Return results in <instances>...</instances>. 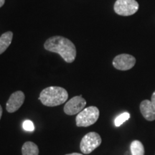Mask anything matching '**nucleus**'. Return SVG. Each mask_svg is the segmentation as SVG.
<instances>
[{
    "mask_svg": "<svg viewBox=\"0 0 155 155\" xmlns=\"http://www.w3.org/2000/svg\"><path fill=\"white\" fill-rule=\"evenodd\" d=\"M44 48L48 51L59 54L68 63H73L76 57L77 52L75 45L64 37H51L45 42Z\"/></svg>",
    "mask_w": 155,
    "mask_h": 155,
    "instance_id": "f257e3e1",
    "label": "nucleus"
},
{
    "mask_svg": "<svg viewBox=\"0 0 155 155\" xmlns=\"http://www.w3.org/2000/svg\"><path fill=\"white\" fill-rule=\"evenodd\" d=\"M68 94L65 88L59 86H50L43 89L39 96V100L44 106L54 107L66 102Z\"/></svg>",
    "mask_w": 155,
    "mask_h": 155,
    "instance_id": "f03ea898",
    "label": "nucleus"
},
{
    "mask_svg": "<svg viewBox=\"0 0 155 155\" xmlns=\"http://www.w3.org/2000/svg\"><path fill=\"white\" fill-rule=\"evenodd\" d=\"M99 109L96 106H89L78 114L75 119L78 127H88L94 124L99 118Z\"/></svg>",
    "mask_w": 155,
    "mask_h": 155,
    "instance_id": "7ed1b4c3",
    "label": "nucleus"
},
{
    "mask_svg": "<svg viewBox=\"0 0 155 155\" xmlns=\"http://www.w3.org/2000/svg\"><path fill=\"white\" fill-rule=\"evenodd\" d=\"M102 139L98 133L91 131L86 134L81 139L80 150L83 154H88L101 144Z\"/></svg>",
    "mask_w": 155,
    "mask_h": 155,
    "instance_id": "20e7f679",
    "label": "nucleus"
},
{
    "mask_svg": "<svg viewBox=\"0 0 155 155\" xmlns=\"http://www.w3.org/2000/svg\"><path fill=\"white\" fill-rule=\"evenodd\" d=\"M114 9L117 15L130 16L138 11L139 4L136 0H116Z\"/></svg>",
    "mask_w": 155,
    "mask_h": 155,
    "instance_id": "39448f33",
    "label": "nucleus"
},
{
    "mask_svg": "<svg viewBox=\"0 0 155 155\" xmlns=\"http://www.w3.org/2000/svg\"><path fill=\"white\" fill-rule=\"evenodd\" d=\"M86 105V101L81 96L73 97L64 106V112L69 116H73L83 111Z\"/></svg>",
    "mask_w": 155,
    "mask_h": 155,
    "instance_id": "423d86ee",
    "label": "nucleus"
},
{
    "mask_svg": "<svg viewBox=\"0 0 155 155\" xmlns=\"http://www.w3.org/2000/svg\"><path fill=\"white\" fill-rule=\"evenodd\" d=\"M136 59L134 56L129 54H121L116 56L113 61V65L119 71H128L134 66Z\"/></svg>",
    "mask_w": 155,
    "mask_h": 155,
    "instance_id": "0eeeda50",
    "label": "nucleus"
},
{
    "mask_svg": "<svg viewBox=\"0 0 155 155\" xmlns=\"http://www.w3.org/2000/svg\"><path fill=\"white\" fill-rule=\"evenodd\" d=\"M25 99V94L21 91H17L11 94L6 104V109L9 113H14L21 108Z\"/></svg>",
    "mask_w": 155,
    "mask_h": 155,
    "instance_id": "6e6552de",
    "label": "nucleus"
},
{
    "mask_svg": "<svg viewBox=\"0 0 155 155\" xmlns=\"http://www.w3.org/2000/svg\"><path fill=\"white\" fill-rule=\"evenodd\" d=\"M141 114L147 121H152L155 120V108L150 100H144L141 102L140 106Z\"/></svg>",
    "mask_w": 155,
    "mask_h": 155,
    "instance_id": "1a4fd4ad",
    "label": "nucleus"
},
{
    "mask_svg": "<svg viewBox=\"0 0 155 155\" xmlns=\"http://www.w3.org/2000/svg\"><path fill=\"white\" fill-rule=\"evenodd\" d=\"M13 38L12 32L8 31L5 32L0 37V55L2 54L10 45Z\"/></svg>",
    "mask_w": 155,
    "mask_h": 155,
    "instance_id": "9d476101",
    "label": "nucleus"
},
{
    "mask_svg": "<svg viewBox=\"0 0 155 155\" xmlns=\"http://www.w3.org/2000/svg\"><path fill=\"white\" fill-rule=\"evenodd\" d=\"M22 155H39V149L32 141H26L22 147Z\"/></svg>",
    "mask_w": 155,
    "mask_h": 155,
    "instance_id": "9b49d317",
    "label": "nucleus"
},
{
    "mask_svg": "<svg viewBox=\"0 0 155 155\" xmlns=\"http://www.w3.org/2000/svg\"><path fill=\"white\" fill-rule=\"evenodd\" d=\"M130 150L131 155H144V147L139 140H134L131 143Z\"/></svg>",
    "mask_w": 155,
    "mask_h": 155,
    "instance_id": "f8f14e48",
    "label": "nucleus"
},
{
    "mask_svg": "<svg viewBox=\"0 0 155 155\" xmlns=\"http://www.w3.org/2000/svg\"><path fill=\"white\" fill-rule=\"evenodd\" d=\"M129 118H130V114L128 113V112H124V113L120 114L119 116H118L116 118L115 121H114L115 126L117 127H120V126L123 124L126 121L129 119Z\"/></svg>",
    "mask_w": 155,
    "mask_h": 155,
    "instance_id": "ddd939ff",
    "label": "nucleus"
},
{
    "mask_svg": "<svg viewBox=\"0 0 155 155\" xmlns=\"http://www.w3.org/2000/svg\"><path fill=\"white\" fill-rule=\"evenodd\" d=\"M22 127L25 131H33L35 129L33 122L30 121V120H26L23 122Z\"/></svg>",
    "mask_w": 155,
    "mask_h": 155,
    "instance_id": "4468645a",
    "label": "nucleus"
},
{
    "mask_svg": "<svg viewBox=\"0 0 155 155\" xmlns=\"http://www.w3.org/2000/svg\"><path fill=\"white\" fill-rule=\"evenodd\" d=\"M151 102H152L153 106H154V108H155V91L152 94V98H151Z\"/></svg>",
    "mask_w": 155,
    "mask_h": 155,
    "instance_id": "2eb2a0df",
    "label": "nucleus"
},
{
    "mask_svg": "<svg viewBox=\"0 0 155 155\" xmlns=\"http://www.w3.org/2000/svg\"><path fill=\"white\" fill-rule=\"evenodd\" d=\"M5 0H0V7H2V6L5 5Z\"/></svg>",
    "mask_w": 155,
    "mask_h": 155,
    "instance_id": "dca6fc26",
    "label": "nucleus"
},
{
    "mask_svg": "<svg viewBox=\"0 0 155 155\" xmlns=\"http://www.w3.org/2000/svg\"><path fill=\"white\" fill-rule=\"evenodd\" d=\"M65 155H83L82 154H80V153H71V154H65Z\"/></svg>",
    "mask_w": 155,
    "mask_h": 155,
    "instance_id": "f3484780",
    "label": "nucleus"
},
{
    "mask_svg": "<svg viewBox=\"0 0 155 155\" xmlns=\"http://www.w3.org/2000/svg\"><path fill=\"white\" fill-rule=\"evenodd\" d=\"M2 112H3V111H2V106L0 105V119H1L2 116Z\"/></svg>",
    "mask_w": 155,
    "mask_h": 155,
    "instance_id": "a211bd4d",
    "label": "nucleus"
}]
</instances>
